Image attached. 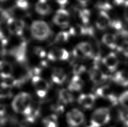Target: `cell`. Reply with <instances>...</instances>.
I'll list each match as a JSON object with an SVG mask.
<instances>
[{
	"mask_svg": "<svg viewBox=\"0 0 128 127\" xmlns=\"http://www.w3.org/2000/svg\"><path fill=\"white\" fill-rule=\"evenodd\" d=\"M72 54L74 57L76 58L83 59L84 58H86L83 55V54L82 53V52L80 51V50L77 47H75V48L73 49Z\"/></svg>",
	"mask_w": 128,
	"mask_h": 127,
	"instance_id": "obj_36",
	"label": "cell"
},
{
	"mask_svg": "<svg viewBox=\"0 0 128 127\" xmlns=\"http://www.w3.org/2000/svg\"><path fill=\"white\" fill-rule=\"evenodd\" d=\"M15 4L16 8L21 10H26L29 7L28 0H15Z\"/></svg>",
	"mask_w": 128,
	"mask_h": 127,
	"instance_id": "obj_31",
	"label": "cell"
},
{
	"mask_svg": "<svg viewBox=\"0 0 128 127\" xmlns=\"http://www.w3.org/2000/svg\"><path fill=\"white\" fill-rule=\"evenodd\" d=\"M111 20L108 13L100 11L96 21V26L100 30H104L110 26Z\"/></svg>",
	"mask_w": 128,
	"mask_h": 127,
	"instance_id": "obj_12",
	"label": "cell"
},
{
	"mask_svg": "<svg viewBox=\"0 0 128 127\" xmlns=\"http://www.w3.org/2000/svg\"><path fill=\"white\" fill-rule=\"evenodd\" d=\"M79 16L84 25L88 24L90 20V11L86 8H83L79 11Z\"/></svg>",
	"mask_w": 128,
	"mask_h": 127,
	"instance_id": "obj_24",
	"label": "cell"
},
{
	"mask_svg": "<svg viewBox=\"0 0 128 127\" xmlns=\"http://www.w3.org/2000/svg\"><path fill=\"white\" fill-rule=\"evenodd\" d=\"M102 62L110 72L115 71L119 63L117 56L114 52H111L105 56L102 60Z\"/></svg>",
	"mask_w": 128,
	"mask_h": 127,
	"instance_id": "obj_11",
	"label": "cell"
},
{
	"mask_svg": "<svg viewBox=\"0 0 128 127\" xmlns=\"http://www.w3.org/2000/svg\"><path fill=\"white\" fill-rule=\"evenodd\" d=\"M72 35L70 31H62L59 32L54 38V43H63L67 42Z\"/></svg>",
	"mask_w": 128,
	"mask_h": 127,
	"instance_id": "obj_23",
	"label": "cell"
},
{
	"mask_svg": "<svg viewBox=\"0 0 128 127\" xmlns=\"http://www.w3.org/2000/svg\"><path fill=\"white\" fill-rule=\"evenodd\" d=\"M58 118L55 114L47 116L43 119V127H58Z\"/></svg>",
	"mask_w": 128,
	"mask_h": 127,
	"instance_id": "obj_22",
	"label": "cell"
},
{
	"mask_svg": "<svg viewBox=\"0 0 128 127\" xmlns=\"http://www.w3.org/2000/svg\"><path fill=\"white\" fill-rule=\"evenodd\" d=\"M6 21L8 30L11 34L19 37L22 35L26 26V24L23 20L11 17Z\"/></svg>",
	"mask_w": 128,
	"mask_h": 127,
	"instance_id": "obj_5",
	"label": "cell"
},
{
	"mask_svg": "<svg viewBox=\"0 0 128 127\" xmlns=\"http://www.w3.org/2000/svg\"><path fill=\"white\" fill-rule=\"evenodd\" d=\"M110 118V112L108 108H98L92 115L90 126L92 127H101L108 123Z\"/></svg>",
	"mask_w": 128,
	"mask_h": 127,
	"instance_id": "obj_3",
	"label": "cell"
},
{
	"mask_svg": "<svg viewBox=\"0 0 128 127\" xmlns=\"http://www.w3.org/2000/svg\"><path fill=\"white\" fill-rule=\"evenodd\" d=\"M84 81L79 76L74 75L68 86V90L70 91H79L84 86Z\"/></svg>",
	"mask_w": 128,
	"mask_h": 127,
	"instance_id": "obj_20",
	"label": "cell"
},
{
	"mask_svg": "<svg viewBox=\"0 0 128 127\" xmlns=\"http://www.w3.org/2000/svg\"><path fill=\"white\" fill-rule=\"evenodd\" d=\"M103 43L110 49H115L118 48L117 37L113 34L107 33L104 35L102 38Z\"/></svg>",
	"mask_w": 128,
	"mask_h": 127,
	"instance_id": "obj_18",
	"label": "cell"
},
{
	"mask_svg": "<svg viewBox=\"0 0 128 127\" xmlns=\"http://www.w3.org/2000/svg\"><path fill=\"white\" fill-rule=\"evenodd\" d=\"M89 1H90V0H79V1L80 3V4H82V5L83 6L86 5V4L88 3Z\"/></svg>",
	"mask_w": 128,
	"mask_h": 127,
	"instance_id": "obj_41",
	"label": "cell"
},
{
	"mask_svg": "<svg viewBox=\"0 0 128 127\" xmlns=\"http://www.w3.org/2000/svg\"><path fill=\"white\" fill-rule=\"evenodd\" d=\"M89 75L90 80L95 84H100L106 81L108 76L102 72L100 65H94L89 71Z\"/></svg>",
	"mask_w": 128,
	"mask_h": 127,
	"instance_id": "obj_9",
	"label": "cell"
},
{
	"mask_svg": "<svg viewBox=\"0 0 128 127\" xmlns=\"http://www.w3.org/2000/svg\"><path fill=\"white\" fill-rule=\"evenodd\" d=\"M113 81L118 85L126 87L128 86V73L125 71H118L112 77Z\"/></svg>",
	"mask_w": 128,
	"mask_h": 127,
	"instance_id": "obj_17",
	"label": "cell"
},
{
	"mask_svg": "<svg viewBox=\"0 0 128 127\" xmlns=\"http://www.w3.org/2000/svg\"><path fill=\"white\" fill-rule=\"evenodd\" d=\"M125 18L128 22V6L126 7V10H125Z\"/></svg>",
	"mask_w": 128,
	"mask_h": 127,
	"instance_id": "obj_42",
	"label": "cell"
},
{
	"mask_svg": "<svg viewBox=\"0 0 128 127\" xmlns=\"http://www.w3.org/2000/svg\"><path fill=\"white\" fill-rule=\"evenodd\" d=\"M110 27L117 31V33L120 32V31H122V29H124L122 22L119 20H111Z\"/></svg>",
	"mask_w": 128,
	"mask_h": 127,
	"instance_id": "obj_30",
	"label": "cell"
},
{
	"mask_svg": "<svg viewBox=\"0 0 128 127\" xmlns=\"http://www.w3.org/2000/svg\"><path fill=\"white\" fill-rule=\"evenodd\" d=\"M97 6V8L100 11H105V12H106V11L108 10H110L111 9H112L111 4L107 1L100 2L99 3L97 4V6Z\"/></svg>",
	"mask_w": 128,
	"mask_h": 127,
	"instance_id": "obj_32",
	"label": "cell"
},
{
	"mask_svg": "<svg viewBox=\"0 0 128 127\" xmlns=\"http://www.w3.org/2000/svg\"><path fill=\"white\" fill-rule=\"evenodd\" d=\"M34 53L40 58H44L47 55V53L44 51V49L40 47L36 48L35 49H34Z\"/></svg>",
	"mask_w": 128,
	"mask_h": 127,
	"instance_id": "obj_35",
	"label": "cell"
},
{
	"mask_svg": "<svg viewBox=\"0 0 128 127\" xmlns=\"http://www.w3.org/2000/svg\"><path fill=\"white\" fill-rule=\"evenodd\" d=\"M70 14L67 10L60 8L56 12L53 18L54 24L61 28H66L69 25Z\"/></svg>",
	"mask_w": 128,
	"mask_h": 127,
	"instance_id": "obj_7",
	"label": "cell"
},
{
	"mask_svg": "<svg viewBox=\"0 0 128 127\" xmlns=\"http://www.w3.org/2000/svg\"><path fill=\"white\" fill-rule=\"evenodd\" d=\"M80 50L86 58H93L95 56L94 50L90 43L86 42L79 43L76 46Z\"/></svg>",
	"mask_w": 128,
	"mask_h": 127,
	"instance_id": "obj_16",
	"label": "cell"
},
{
	"mask_svg": "<svg viewBox=\"0 0 128 127\" xmlns=\"http://www.w3.org/2000/svg\"><path fill=\"white\" fill-rule=\"evenodd\" d=\"M58 4L61 6H65L68 4V0H54Z\"/></svg>",
	"mask_w": 128,
	"mask_h": 127,
	"instance_id": "obj_40",
	"label": "cell"
},
{
	"mask_svg": "<svg viewBox=\"0 0 128 127\" xmlns=\"http://www.w3.org/2000/svg\"><path fill=\"white\" fill-rule=\"evenodd\" d=\"M48 60L52 61H66L69 58V53L64 48H55L51 49L47 54Z\"/></svg>",
	"mask_w": 128,
	"mask_h": 127,
	"instance_id": "obj_10",
	"label": "cell"
},
{
	"mask_svg": "<svg viewBox=\"0 0 128 127\" xmlns=\"http://www.w3.org/2000/svg\"><path fill=\"white\" fill-rule=\"evenodd\" d=\"M10 89V88L6 87L1 83L0 84V99L10 97L12 95Z\"/></svg>",
	"mask_w": 128,
	"mask_h": 127,
	"instance_id": "obj_26",
	"label": "cell"
},
{
	"mask_svg": "<svg viewBox=\"0 0 128 127\" xmlns=\"http://www.w3.org/2000/svg\"><path fill=\"white\" fill-rule=\"evenodd\" d=\"M35 9L38 14L43 16L49 15L51 12V6L47 0H38L36 4Z\"/></svg>",
	"mask_w": 128,
	"mask_h": 127,
	"instance_id": "obj_15",
	"label": "cell"
},
{
	"mask_svg": "<svg viewBox=\"0 0 128 127\" xmlns=\"http://www.w3.org/2000/svg\"><path fill=\"white\" fill-rule=\"evenodd\" d=\"M0 40H1V41L2 42V44H5L6 43H7V40L5 39V38H4V33L2 31L1 22H0Z\"/></svg>",
	"mask_w": 128,
	"mask_h": 127,
	"instance_id": "obj_39",
	"label": "cell"
},
{
	"mask_svg": "<svg viewBox=\"0 0 128 127\" xmlns=\"http://www.w3.org/2000/svg\"><path fill=\"white\" fill-rule=\"evenodd\" d=\"M66 121L71 127H78L83 123L84 115L81 111L77 109H74L67 113Z\"/></svg>",
	"mask_w": 128,
	"mask_h": 127,
	"instance_id": "obj_8",
	"label": "cell"
},
{
	"mask_svg": "<svg viewBox=\"0 0 128 127\" xmlns=\"http://www.w3.org/2000/svg\"><path fill=\"white\" fill-rule=\"evenodd\" d=\"M27 44L25 40L16 45L10 50V54L17 62L22 63L26 62V59Z\"/></svg>",
	"mask_w": 128,
	"mask_h": 127,
	"instance_id": "obj_6",
	"label": "cell"
},
{
	"mask_svg": "<svg viewBox=\"0 0 128 127\" xmlns=\"http://www.w3.org/2000/svg\"><path fill=\"white\" fill-rule=\"evenodd\" d=\"M118 117L124 126L128 127V109H125L120 110L118 112Z\"/></svg>",
	"mask_w": 128,
	"mask_h": 127,
	"instance_id": "obj_27",
	"label": "cell"
},
{
	"mask_svg": "<svg viewBox=\"0 0 128 127\" xmlns=\"http://www.w3.org/2000/svg\"><path fill=\"white\" fill-rule=\"evenodd\" d=\"M114 3L117 6H124L125 7L128 6V0H114Z\"/></svg>",
	"mask_w": 128,
	"mask_h": 127,
	"instance_id": "obj_37",
	"label": "cell"
},
{
	"mask_svg": "<svg viewBox=\"0 0 128 127\" xmlns=\"http://www.w3.org/2000/svg\"><path fill=\"white\" fill-rule=\"evenodd\" d=\"M12 67L10 63L0 61V77L1 78L12 76Z\"/></svg>",
	"mask_w": 128,
	"mask_h": 127,
	"instance_id": "obj_21",
	"label": "cell"
},
{
	"mask_svg": "<svg viewBox=\"0 0 128 127\" xmlns=\"http://www.w3.org/2000/svg\"><path fill=\"white\" fill-rule=\"evenodd\" d=\"M6 1V0H0V1Z\"/></svg>",
	"mask_w": 128,
	"mask_h": 127,
	"instance_id": "obj_43",
	"label": "cell"
},
{
	"mask_svg": "<svg viewBox=\"0 0 128 127\" xmlns=\"http://www.w3.org/2000/svg\"><path fill=\"white\" fill-rule=\"evenodd\" d=\"M118 99L121 105L125 109H128V90L122 92Z\"/></svg>",
	"mask_w": 128,
	"mask_h": 127,
	"instance_id": "obj_29",
	"label": "cell"
},
{
	"mask_svg": "<svg viewBox=\"0 0 128 127\" xmlns=\"http://www.w3.org/2000/svg\"><path fill=\"white\" fill-rule=\"evenodd\" d=\"M32 104L33 103L30 95L27 92H22L14 98L11 106L16 113L22 114L26 117L30 114Z\"/></svg>",
	"mask_w": 128,
	"mask_h": 127,
	"instance_id": "obj_1",
	"label": "cell"
},
{
	"mask_svg": "<svg viewBox=\"0 0 128 127\" xmlns=\"http://www.w3.org/2000/svg\"><path fill=\"white\" fill-rule=\"evenodd\" d=\"M59 101L63 104H72L74 101V97L71 93L70 91L62 88L58 92Z\"/></svg>",
	"mask_w": 128,
	"mask_h": 127,
	"instance_id": "obj_19",
	"label": "cell"
},
{
	"mask_svg": "<svg viewBox=\"0 0 128 127\" xmlns=\"http://www.w3.org/2000/svg\"><path fill=\"white\" fill-rule=\"evenodd\" d=\"M32 78V83L36 90V94L40 98H44L50 89V86L48 82L40 76H34Z\"/></svg>",
	"mask_w": 128,
	"mask_h": 127,
	"instance_id": "obj_4",
	"label": "cell"
},
{
	"mask_svg": "<svg viewBox=\"0 0 128 127\" xmlns=\"http://www.w3.org/2000/svg\"><path fill=\"white\" fill-rule=\"evenodd\" d=\"M30 32L32 37L40 41L46 40L51 34V30L48 25L42 20H36L32 22Z\"/></svg>",
	"mask_w": 128,
	"mask_h": 127,
	"instance_id": "obj_2",
	"label": "cell"
},
{
	"mask_svg": "<svg viewBox=\"0 0 128 127\" xmlns=\"http://www.w3.org/2000/svg\"><path fill=\"white\" fill-rule=\"evenodd\" d=\"M80 34L84 36H93L94 35V29L92 26L88 24L80 26Z\"/></svg>",
	"mask_w": 128,
	"mask_h": 127,
	"instance_id": "obj_25",
	"label": "cell"
},
{
	"mask_svg": "<svg viewBox=\"0 0 128 127\" xmlns=\"http://www.w3.org/2000/svg\"></svg>",
	"mask_w": 128,
	"mask_h": 127,
	"instance_id": "obj_44",
	"label": "cell"
},
{
	"mask_svg": "<svg viewBox=\"0 0 128 127\" xmlns=\"http://www.w3.org/2000/svg\"><path fill=\"white\" fill-rule=\"evenodd\" d=\"M86 71V67L82 64H76L73 67V73L74 75L80 76Z\"/></svg>",
	"mask_w": 128,
	"mask_h": 127,
	"instance_id": "obj_33",
	"label": "cell"
},
{
	"mask_svg": "<svg viewBox=\"0 0 128 127\" xmlns=\"http://www.w3.org/2000/svg\"><path fill=\"white\" fill-rule=\"evenodd\" d=\"M117 49L125 57L128 58V40L122 42L120 45L118 47Z\"/></svg>",
	"mask_w": 128,
	"mask_h": 127,
	"instance_id": "obj_28",
	"label": "cell"
},
{
	"mask_svg": "<svg viewBox=\"0 0 128 127\" xmlns=\"http://www.w3.org/2000/svg\"><path fill=\"white\" fill-rule=\"evenodd\" d=\"M67 75L65 71L61 68H54L51 74V78L53 82L57 85H62L66 80Z\"/></svg>",
	"mask_w": 128,
	"mask_h": 127,
	"instance_id": "obj_14",
	"label": "cell"
},
{
	"mask_svg": "<svg viewBox=\"0 0 128 127\" xmlns=\"http://www.w3.org/2000/svg\"><path fill=\"white\" fill-rule=\"evenodd\" d=\"M96 101V96L94 94H82L78 99V102L79 105L86 109H92L94 106Z\"/></svg>",
	"mask_w": 128,
	"mask_h": 127,
	"instance_id": "obj_13",
	"label": "cell"
},
{
	"mask_svg": "<svg viewBox=\"0 0 128 127\" xmlns=\"http://www.w3.org/2000/svg\"><path fill=\"white\" fill-rule=\"evenodd\" d=\"M34 123H33V122H31L30 121H27V120L25 119L22 123L20 127H34Z\"/></svg>",
	"mask_w": 128,
	"mask_h": 127,
	"instance_id": "obj_38",
	"label": "cell"
},
{
	"mask_svg": "<svg viewBox=\"0 0 128 127\" xmlns=\"http://www.w3.org/2000/svg\"><path fill=\"white\" fill-rule=\"evenodd\" d=\"M52 109L56 114H61V113H62L64 111L63 104L61 103L60 101H59L58 103L56 104L55 105L52 106Z\"/></svg>",
	"mask_w": 128,
	"mask_h": 127,
	"instance_id": "obj_34",
	"label": "cell"
}]
</instances>
